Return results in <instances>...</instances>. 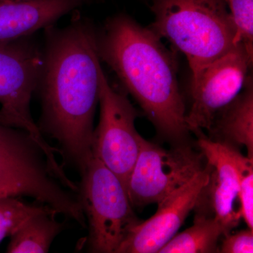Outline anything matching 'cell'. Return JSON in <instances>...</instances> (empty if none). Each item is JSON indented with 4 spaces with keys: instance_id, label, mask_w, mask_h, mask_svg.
<instances>
[{
    "instance_id": "cell-1",
    "label": "cell",
    "mask_w": 253,
    "mask_h": 253,
    "mask_svg": "<svg viewBox=\"0 0 253 253\" xmlns=\"http://www.w3.org/2000/svg\"><path fill=\"white\" fill-rule=\"evenodd\" d=\"M44 30L38 128L43 136L57 141L64 161L82 174L93 156L94 120L99 101L102 66L96 31L81 16L64 28L52 25Z\"/></svg>"
},
{
    "instance_id": "cell-2",
    "label": "cell",
    "mask_w": 253,
    "mask_h": 253,
    "mask_svg": "<svg viewBox=\"0 0 253 253\" xmlns=\"http://www.w3.org/2000/svg\"><path fill=\"white\" fill-rule=\"evenodd\" d=\"M161 39L125 14L109 18L96 31L100 61L116 73L158 134L174 144L187 142L189 130L176 57Z\"/></svg>"
},
{
    "instance_id": "cell-3",
    "label": "cell",
    "mask_w": 253,
    "mask_h": 253,
    "mask_svg": "<svg viewBox=\"0 0 253 253\" xmlns=\"http://www.w3.org/2000/svg\"><path fill=\"white\" fill-rule=\"evenodd\" d=\"M151 29L184 54L191 74L239 43L226 0H151Z\"/></svg>"
},
{
    "instance_id": "cell-4",
    "label": "cell",
    "mask_w": 253,
    "mask_h": 253,
    "mask_svg": "<svg viewBox=\"0 0 253 253\" xmlns=\"http://www.w3.org/2000/svg\"><path fill=\"white\" fill-rule=\"evenodd\" d=\"M30 37L0 42V124L27 131L45 154L48 166L59 180L67 177L32 116L31 102L38 90L43 66V51Z\"/></svg>"
},
{
    "instance_id": "cell-5",
    "label": "cell",
    "mask_w": 253,
    "mask_h": 253,
    "mask_svg": "<svg viewBox=\"0 0 253 253\" xmlns=\"http://www.w3.org/2000/svg\"><path fill=\"white\" fill-rule=\"evenodd\" d=\"M81 176L78 197L89 227L88 251L116 253L131 229L141 221L133 211L126 188L94 156Z\"/></svg>"
},
{
    "instance_id": "cell-6",
    "label": "cell",
    "mask_w": 253,
    "mask_h": 253,
    "mask_svg": "<svg viewBox=\"0 0 253 253\" xmlns=\"http://www.w3.org/2000/svg\"><path fill=\"white\" fill-rule=\"evenodd\" d=\"M99 123L93 133V156L119 178L126 188L144 138L136 131L139 113L126 94L111 85L100 71Z\"/></svg>"
},
{
    "instance_id": "cell-7",
    "label": "cell",
    "mask_w": 253,
    "mask_h": 253,
    "mask_svg": "<svg viewBox=\"0 0 253 253\" xmlns=\"http://www.w3.org/2000/svg\"><path fill=\"white\" fill-rule=\"evenodd\" d=\"M204 156L187 142L166 149L143 139L126 191L132 207L158 204L206 168Z\"/></svg>"
},
{
    "instance_id": "cell-8",
    "label": "cell",
    "mask_w": 253,
    "mask_h": 253,
    "mask_svg": "<svg viewBox=\"0 0 253 253\" xmlns=\"http://www.w3.org/2000/svg\"><path fill=\"white\" fill-rule=\"evenodd\" d=\"M253 56L242 43L191 74V106L186 115L189 131L209 130L216 116L244 89Z\"/></svg>"
},
{
    "instance_id": "cell-9",
    "label": "cell",
    "mask_w": 253,
    "mask_h": 253,
    "mask_svg": "<svg viewBox=\"0 0 253 253\" xmlns=\"http://www.w3.org/2000/svg\"><path fill=\"white\" fill-rule=\"evenodd\" d=\"M0 175L25 181L44 195L58 213L73 217L80 209L76 193L50 170L45 154L27 131L0 124Z\"/></svg>"
},
{
    "instance_id": "cell-10",
    "label": "cell",
    "mask_w": 253,
    "mask_h": 253,
    "mask_svg": "<svg viewBox=\"0 0 253 253\" xmlns=\"http://www.w3.org/2000/svg\"><path fill=\"white\" fill-rule=\"evenodd\" d=\"M206 168L158 203L154 215L134 226L116 253H157L176 235L209 181Z\"/></svg>"
},
{
    "instance_id": "cell-11",
    "label": "cell",
    "mask_w": 253,
    "mask_h": 253,
    "mask_svg": "<svg viewBox=\"0 0 253 253\" xmlns=\"http://www.w3.org/2000/svg\"><path fill=\"white\" fill-rule=\"evenodd\" d=\"M198 146L207 161L210 178L194 210L213 217L232 231L241 219L239 185L230 156V145L213 141L204 132L196 134Z\"/></svg>"
},
{
    "instance_id": "cell-12",
    "label": "cell",
    "mask_w": 253,
    "mask_h": 253,
    "mask_svg": "<svg viewBox=\"0 0 253 253\" xmlns=\"http://www.w3.org/2000/svg\"><path fill=\"white\" fill-rule=\"evenodd\" d=\"M86 0H0V42L28 38L52 26Z\"/></svg>"
},
{
    "instance_id": "cell-13",
    "label": "cell",
    "mask_w": 253,
    "mask_h": 253,
    "mask_svg": "<svg viewBox=\"0 0 253 253\" xmlns=\"http://www.w3.org/2000/svg\"><path fill=\"white\" fill-rule=\"evenodd\" d=\"M213 141L245 146L253 159V84L251 77L236 99L218 113L208 131Z\"/></svg>"
},
{
    "instance_id": "cell-14",
    "label": "cell",
    "mask_w": 253,
    "mask_h": 253,
    "mask_svg": "<svg viewBox=\"0 0 253 253\" xmlns=\"http://www.w3.org/2000/svg\"><path fill=\"white\" fill-rule=\"evenodd\" d=\"M58 212L51 208L28 218L10 236L9 253L49 252L55 238L64 229L56 219Z\"/></svg>"
},
{
    "instance_id": "cell-15",
    "label": "cell",
    "mask_w": 253,
    "mask_h": 253,
    "mask_svg": "<svg viewBox=\"0 0 253 253\" xmlns=\"http://www.w3.org/2000/svg\"><path fill=\"white\" fill-rule=\"evenodd\" d=\"M230 231L213 217L196 214L194 224L176 234L158 253H219L218 241Z\"/></svg>"
},
{
    "instance_id": "cell-16",
    "label": "cell",
    "mask_w": 253,
    "mask_h": 253,
    "mask_svg": "<svg viewBox=\"0 0 253 253\" xmlns=\"http://www.w3.org/2000/svg\"><path fill=\"white\" fill-rule=\"evenodd\" d=\"M51 208L38 201L30 204L21 196L0 198V243L10 237L28 218Z\"/></svg>"
},
{
    "instance_id": "cell-17",
    "label": "cell",
    "mask_w": 253,
    "mask_h": 253,
    "mask_svg": "<svg viewBox=\"0 0 253 253\" xmlns=\"http://www.w3.org/2000/svg\"><path fill=\"white\" fill-rule=\"evenodd\" d=\"M229 151L239 181L241 218L253 230V159L231 145Z\"/></svg>"
},
{
    "instance_id": "cell-18",
    "label": "cell",
    "mask_w": 253,
    "mask_h": 253,
    "mask_svg": "<svg viewBox=\"0 0 253 253\" xmlns=\"http://www.w3.org/2000/svg\"><path fill=\"white\" fill-rule=\"evenodd\" d=\"M237 32V40L253 56V0H226Z\"/></svg>"
},
{
    "instance_id": "cell-19",
    "label": "cell",
    "mask_w": 253,
    "mask_h": 253,
    "mask_svg": "<svg viewBox=\"0 0 253 253\" xmlns=\"http://www.w3.org/2000/svg\"><path fill=\"white\" fill-rule=\"evenodd\" d=\"M28 196L46 204L44 195L36 187L14 178L0 175V198Z\"/></svg>"
},
{
    "instance_id": "cell-20",
    "label": "cell",
    "mask_w": 253,
    "mask_h": 253,
    "mask_svg": "<svg viewBox=\"0 0 253 253\" xmlns=\"http://www.w3.org/2000/svg\"><path fill=\"white\" fill-rule=\"evenodd\" d=\"M253 231L249 228L234 234L229 233L223 236L222 242L219 247V253H253Z\"/></svg>"
}]
</instances>
